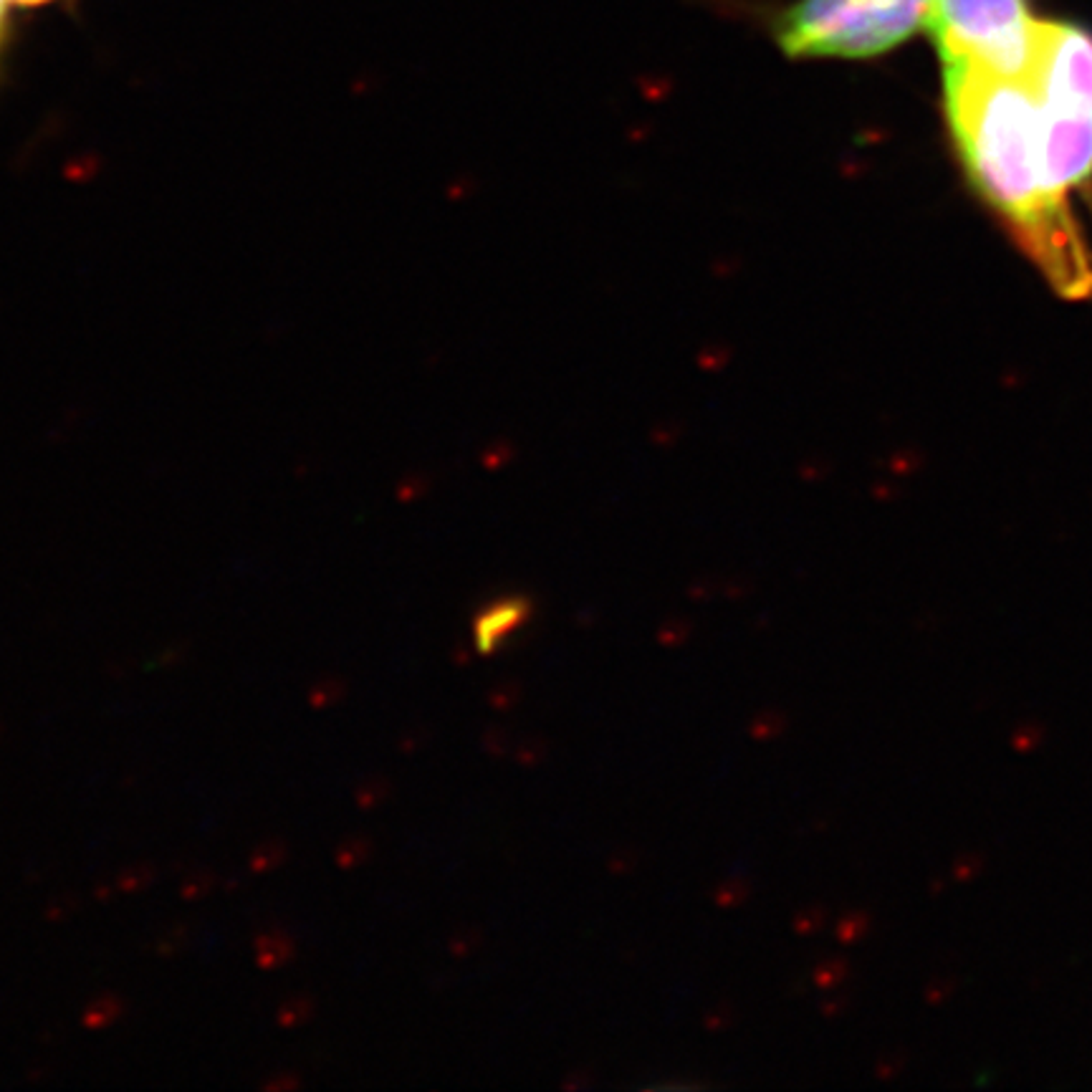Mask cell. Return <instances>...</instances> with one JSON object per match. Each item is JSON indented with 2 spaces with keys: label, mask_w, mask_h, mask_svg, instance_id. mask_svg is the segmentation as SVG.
I'll use <instances>...</instances> for the list:
<instances>
[{
  "label": "cell",
  "mask_w": 1092,
  "mask_h": 1092,
  "mask_svg": "<svg viewBox=\"0 0 1092 1092\" xmlns=\"http://www.w3.org/2000/svg\"><path fill=\"white\" fill-rule=\"evenodd\" d=\"M946 110L973 185L1011 225L1017 241L1067 299L1092 294L1090 241L1072 203L1047 185L1039 147L1042 99L1029 76L943 64Z\"/></svg>",
  "instance_id": "obj_1"
},
{
  "label": "cell",
  "mask_w": 1092,
  "mask_h": 1092,
  "mask_svg": "<svg viewBox=\"0 0 1092 1092\" xmlns=\"http://www.w3.org/2000/svg\"><path fill=\"white\" fill-rule=\"evenodd\" d=\"M933 0H799L779 18L794 58H870L929 28Z\"/></svg>",
  "instance_id": "obj_2"
},
{
  "label": "cell",
  "mask_w": 1092,
  "mask_h": 1092,
  "mask_svg": "<svg viewBox=\"0 0 1092 1092\" xmlns=\"http://www.w3.org/2000/svg\"><path fill=\"white\" fill-rule=\"evenodd\" d=\"M929 28L943 64L964 61L1024 76L1037 21L1026 0H933Z\"/></svg>",
  "instance_id": "obj_3"
},
{
  "label": "cell",
  "mask_w": 1092,
  "mask_h": 1092,
  "mask_svg": "<svg viewBox=\"0 0 1092 1092\" xmlns=\"http://www.w3.org/2000/svg\"><path fill=\"white\" fill-rule=\"evenodd\" d=\"M524 617H526V604L516 600L498 602V604H491L489 610H483L473 625L478 650L493 653L511 632L521 628Z\"/></svg>",
  "instance_id": "obj_4"
},
{
  "label": "cell",
  "mask_w": 1092,
  "mask_h": 1092,
  "mask_svg": "<svg viewBox=\"0 0 1092 1092\" xmlns=\"http://www.w3.org/2000/svg\"><path fill=\"white\" fill-rule=\"evenodd\" d=\"M291 954H294V943L281 930H266L256 941V956L263 969H276V966L286 964Z\"/></svg>",
  "instance_id": "obj_5"
},
{
  "label": "cell",
  "mask_w": 1092,
  "mask_h": 1092,
  "mask_svg": "<svg viewBox=\"0 0 1092 1092\" xmlns=\"http://www.w3.org/2000/svg\"><path fill=\"white\" fill-rule=\"evenodd\" d=\"M122 999L114 997V994H104V997H96L89 1007H86V1014H84V1022H86V1026H94V1029H104V1026H110V1024H114L119 1017H122Z\"/></svg>",
  "instance_id": "obj_6"
},
{
  "label": "cell",
  "mask_w": 1092,
  "mask_h": 1092,
  "mask_svg": "<svg viewBox=\"0 0 1092 1092\" xmlns=\"http://www.w3.org/2000/svg\"><path fill=\"white\" fill-rule=\"evenodd\" d=\"M284 860H286V845L273 840V842H266V845H260L259 850L253 852L251 867H253L256 873H269V870H276Z\"/></svg>",
  "instance_id": "obj_7"
},
{
  "label": "cell",
  "mask_w": 1092,
  "mask_h": 1092,
  "mask_svg": "<svg viewBox=\"0 0 1092 1092\" xmlns=\"http://www.w3.org/2000/svg\"><path fill=\"white\" fill-rule=\"evenodd\" d=\"M341 696H344V682H341L339 678H334V675H327V678L314 682V688H312V693H309V700L314 703L316 709H329V706H334Z\"/></svg>",
  "instance_id": "obj_8"
},
{
  "label": "cell",
  "mask_w": 1092,
  "mask_h": 1092,
  "mask_svg": "<svg viewBox=\"0 0 1092 1092\" xmlns=\"http://www.w3.org/2000/svg\"><path fill=\"white\" fill-rule=\"evenodd\" d=\"M312 1011H314L312 999L301 997L299 994V997H291L288 1001H284L278 1019H281V1024H286V1026H296V1024L306 1022V1019L312 1017Z\"/></svg>",
  "instance_id": "obj_9"
},
{
  "label": "cell",
  "mask_w": 1092,
  "mask_h": 1092,
  "mask_svg": "<svg viewBox=\"0 0 1092 1092\" xmlns=\"http://www.w3.org/2000/svg\"><path fill=\"white\" fill-rule=\"evenodd\" d=\"M150 877H152L150 867H132V870H124V873L114 880L111 890H114V893H132V890H142V887L150 883Z\"/></svg>",
  "instance_id": "obj_10"
},
{
  "label": "cell",
  "mask_w": 1092,
  "mask_h": 1092,
  "mask_svg": "<svg viewBox=\"0 0 1092 1092\" xmlns=\"http://www.w3.org/2000/svg\"><path fill=\"white\" fill-rule=\"evenodd\" d=\"M367 855V845L362 842V840H347V842H341L339 852H337V860H339L341 867H355V865H359L362 862V858Z\"/></svg>",
  "instance_id": "obj_11"
},
{
  "label": "cell",
  "mask_w": 1092,
  "mask_h": 1092,
  "mask_svg": "<svg viewBox=\"0 0 1092 1092\" xmlns=\"http://www.w3.org/2000/svg\"><path fill=\"white\" fill-rule=\"evenodd\" d=\"M210 887H213V875L195 873L190 880L182 885V893H185V898H200Z\"/></svg>",
  "instance_id": "obj_12"
},
{
  "label": "cell",
  "mask_w": 1092,
  "mask_h": 1092,
  "mask_svg": "<svg viewBox=\"0 0 1092 1092\" xmlns=\"http://www.w3.org/2000/svg\"><path fill=\"white\" fill-rule=\"evenodd\" d=\"M182 941H185V933L178 929L172 936H164L163 941H160V951H175Z\"/></svg>",
  "instance_id": "obj_13"
},
{
  "label": "cell",
  "mask_w": 1092,
  "mask_h": 1092,
  "mask_svg": "<svg viewBox=\"0 0 1092 1092\" xmlns=\"http://www.w3.org/2000/svg\"><path fill=\"white\" fill-rule=\"evenodd\" d=\"M5 3L8 0H0V43H3V23H5Z\"/></svg>",
  "instance_id": "obj_14"
},
{
  "label": "cell",
  "mask_w": 1092,
  "mask_h": 1092,
  "mask_svg": "<svg viewBox=\"0 0 1092 1092\" xmlns=\"http://www.w3.org/2000/svg\"><path fill=\"white\" fill-rule=\"evenodd\" d=\"M11 3H21V5H41V3H48V0H11Z\"/></svg>",
  "instance_id": "obj_15"
}]
</instances>
